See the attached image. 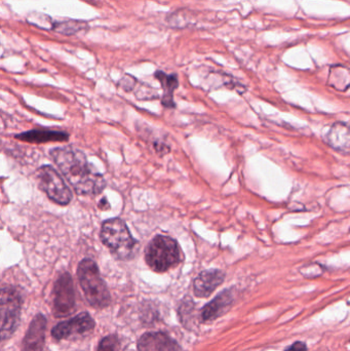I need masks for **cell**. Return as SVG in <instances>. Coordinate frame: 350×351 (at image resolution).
<instances>
[{
  "label": "cell",
  "mask_w": 350,
  "mask_h": 351,
  "mask_svg": "<svg viewBox=\"0 0 350 351\" xmlns=\"http://www.w3.org/2000/svg\"><path fill=\"white\" fill-rule=\"evenodd\" d=\"M86 27H88V24L84 21L67 20L57 23L53 29L60 34L71 36V35L82 32Z\"/></svg>",
  "instance_id": "obj_17"
},
{
  "label": "cell",
  "mask_w": 350,
  "mask_h": 351,
  "mask_svg": "<svg viewBox=\"0 0 350 351\" xmlns=\"http://www.w3.org/2000/svg\"><path fill=\"white\" fill-rule=\"evenodd\" d=\"M285 351H308V346L304 342L297 341L289 346Z\"/></svg>",
  "instance_id": "obj_20"
},
{
  "label": "cell",
  "mask_w": 350,
  "mask_h": 351,
  "mask_svg": "<svg viewBox=\"0 0 350 351\" xmlns=\"http://www.w3.org/2000/svg\"><path fill=\"white\" fill-rule=\"evenodd\" d=\"M119 340L117 336L110 335L103 338L99 344L98 351H118Z\"/></svg>",
  "instance_id": "obj_19"
},
{
  "label": "cell",
  "mask_w": 350,
  "mask_h": 351,
  "mask_svg": "<svg viewBox=\"0 0 350 351\" xmlns=\"http://www.w3.org/2000/svg\"><path fill=\"white\" fill-rule=\"evenodd\" d=\"M51 156L78 194L96 195L106 186L104 178L92 169L80 150L72 147L55 148L51 150Z\"/></svg>",
  "instance_id": "obj_1"
},
{
  "label": "cell",
  "mask_w": 350,
  "mask_h": 351,
  "mask_svg": "<svg viewBox=\"0 0 350 351\" xmlns=\"http://www.w3.org/2000/svg\"><path fill=\"white\" fill-rule=\"evenodd\" d=\"M47 319L42 315H37L31 322L25 335L22 351H42L45 346Z\"/></svg>",
  "instance_id": "obj_11"
},
{
  "label": "cell",
  "mask_w": 350,
  "mask_h": 351,
  "mask_svg": "<svg viewBox=\"0 0 350 351\" xmlns=\"http://www.w3.org/2000/svg\"><path fill=\"white\" fill-rule=\"evenodd\" d=\"M101 239L117 259H129L134 255L137 241L121 219L105 221L101 229Z\"/></svg>",
  "instance_id": "obj_4"
},
{
  "label": "cell",
  "mask_w": 350,
  "mask_h": 351,
  "mask_svg": "<svg viewBox=\"0 0 350 351\" xmlns=\"http://www.w3.org/2000/svg\"><path fill=\"white\" fill-rule=\"evenodd\" d=\"M326 141L335 149L347 154L349 150V125L343 123L333 125L326 135Z\"/></svg>",
  "instance_id": "obj_13"
},
{
  "label": "cell",
  "mask_w": 350,
  "mask_h": 351,
  "mask_svg": "<svg viewBox=\"0 0 350 351\" xmlns=\"http://www.w3.org/2000/svg\"><path fill=\"white\" fill-rule=\"evenodd\" d=\"M155 77L158 78V82L162 84V90H164V96L162 98V105L168 108H174L175 103L173 94L178 88V77L176 74H166L162 71L156 72Z\"/></svg>",
  "instance_id": "obj_14"
},
{
  "label": "cell",
  "mask_w": 350,
  "mask_h": 351,
  "mask_svg": "<svg viewBox=\"0 0 350 351\" xmlns=\"http://www.w3.org/2000/svg\"><path fill=\"white\" fill-rule=\"evenodd\" d=\"M225 280L221 270L210 269L201 272L193 282V292L199 298H208Z\"/></svg>",
  "instance_id": "obj_9"
},
{
  "label": "cell",
  "mask_w": 350,
  "mask_h": 351,
  "mask_svg": "<svg viewBox=\"0 0 350 351\" xmlns=\"http://www.w3.org/2000/svg\"><path fill=\"white\" fill-rule=\"evenodd\" d=\"M16 139L28 143H49V142H66L69 139L68 134L51 130H33L16 136Z\"/></svg>",
  "instance_id": "obj_12"
},
{
  "label": "cell",
  "mask_w": 350,
  "mask_h": 351,
  "mask_svg": "<svg viewBox=\"0 0 350 351\" xmlns=\"http://www.w3.org/2000/svg\"><path fill=\"white\" fill-rule=\"evenodd\" d=\"M139 351H181L180 346L164 332H149L138 341Z\"/></svg>",
  "instance_id": "obj_10"
},
{
  "label": "cell",
  "mask_w": 350,
  "mask_h": 351,
  "mask_svg": "<svg viewBox=\"0 0 350 351\" xmlns=\"http://www.w3.org/2000/svg\"><path fill=\"white\" fill-rule=\"evenodd\" d=\"M191 18H192V16L189 14L188 10H179V12L171 14L170 18H168V25L175 27V28H182V27L187 26L190 23Z\"/></svg>",
  "instance_id": "obj_18"
},
{
  "label": "cell",
  "mask_w": 350,
  "mask_h": 351,
  "mask_svg": "<svg viewBox=\"0 0 350 351\" xmlns=\"http://www.w3.org/2000/svg\"><path fill=\"white\" fill-rule=\"evenodd\" d=\"M181 259L178 243L166 235H156L146 249V263L155 272L168 271L178 265Z\"/></svg>",
  "instance_id": "obj_3"
},
{
  "label": "cell",
  "mask_w": 350,
  "mask_h": 351,
  "mask_svg": "<svg viewBox=\"0 0 350 351\" xmlns=\"http://www.w3.org/2000/svg\"><path fill=\"white\" fill-rule=\"evenodd\" d=\"M75 309L73 280L67 272L61 274L53 288V313L57 317H67Z\"/></svg>",
  "instance_id": "obj_6"
},
{
  "label": "cell",
  "mask_w": 350,
  "mask_h": 351,
  "mask_svg": "<svg viewBox=\"0 0 350 351\" xmlns=\"http://www.w3.org/2000/svg\"><path fill=\"white\" fill-rule=\"evenodd\" d=\"M77 278L86 300L95 308H105L110 304V294L98 266L92 260L84 259L77 268Z\"/></svg>",
  "instance_id": "obj_2"
},
{
  "label": "cell",
  "mask_w": 350,
  "mask_h": 351,
  "mask_svg": "<svg viewBox=\"0 0 350 351\" xmlns=\"http://www.w3.org/2000/svg\"><path fill=\"white\" fill-rule=\"evenodd\" d=\"M36 179L39 187L45 192L53 202L66 206L72 199V193L66 185L63 178L59 173L49 166L39 169L36 173Z\"/></svg>",
  "instance_id": "obj_5"
},
{
  "label": "cell",
  "mask_w": 350,
  "mask_h": 351,
  "mask_svg": "<svg viewBox=\"0 0 350 351\" xmlns=\"http://www.w3.org/2000/svg\"><path fill=\"white\" fill-rule=\"evenodd\" d=\"M20 308L0 311V342L10 337L18 326Z\"/></svg>",
  "instance_id": "obj_15"
},
{
  "label": "cell",
  "mask_w": 350,
  "mask_h": 351,
  "mask_svg": "<svg viewBox=\"0 0 350 351\" xmlns=\"http://www.w3.org/2000/svg\"><path fill=\"white\" fill-rule=\"evenodd\" d=\"M234 302V293L232 290H224L208 303L201 313V319L203 323H210L228 313Z\"/></svg>",
  "instance_id": "obj_8"
},
{
  "label": "cell",
  "mask_w": 350,
  "mask_h": 351,
  "mask_svg": "<svg viewBox=\"0 0 350 351\" xmlns=\"http://www.w3.org/2000/svg\"><path fill=\"white\" fill-rule=\"evenodd\" d=\"M95 328V321L88 313H84L76 315L69 321L62 322L55 326L51 335L57 340H66L76 336H82L92 331Z\"/></svg>",
  "instance_id": "obj_7"
},
{
  "label": "cell",
  "mask_w": 350,
  "mask_h": 351,
  "mask_svg": "<svg viewBox=\"0 0 350 351\" xmlns=\"http://www.w3.org/2000/svg\"><path fill=\"white\" fill-rule=\"evenodd\" d=\"M22 298L14 289H0V311L5 309L20 308Z\"/></svg>",
  "instance_id": "obj_16"
}]
</instances>
